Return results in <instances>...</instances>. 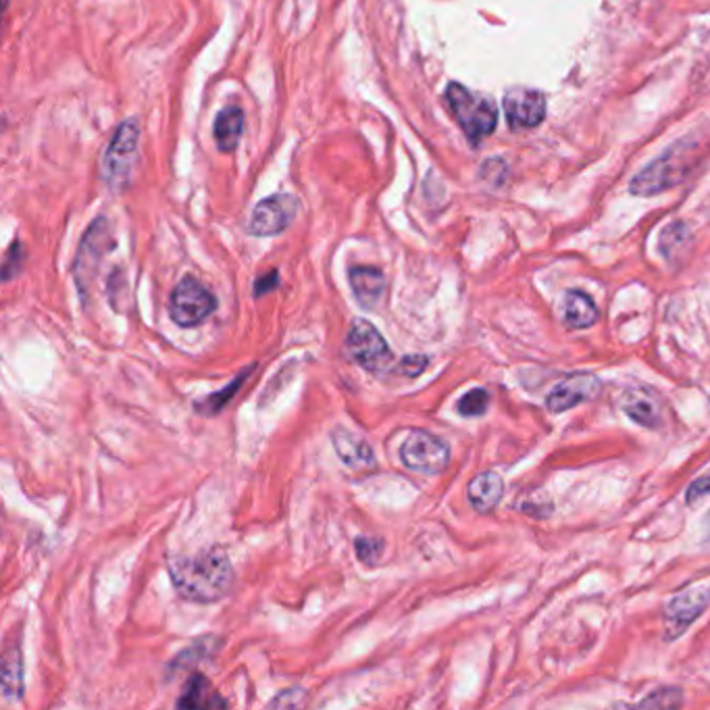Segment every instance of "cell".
<instances>
[{"mask_svg":"<svg viewBox=\"0 0 710 710\" xmlns=\"http://www.w3.org/2000/svg\"><path fill=\"white\" fill-rule=\"evenodd\" d=\"M167 571L178 593L196 604L217 602L234 586V568L217 548L192 556H173Z\"/></svg>","mask_w":710,"mask_h":710,"instance_id":"obj_1","label":"cell"},{"mask_svg":"<svg viewBox=\"0 0 710 710\" xmlns=\"http://www.w3.org/2000/svg\"><path fill=\"white\" fill-rule=\"evenodd\" d=\"M698 155V144L691 138L671 146L657 161H652L646 169L632 180V194L638 196H654L664 189L682 184L691 173L694 157Z\"/></svg>","mask_w":710,"mask_h":710,"instance_id":"obj_2","label":"cell"},{"mask_svg":"<svg viewBox=\"0 0 710 710\" xmlns=\"http://www.w3.org/2000/svg\"><path fill=\"white\" fill-rule=\"evenodd\" d=\"M138 144H140L138 121L136 119L121 121L100 163V178L113 192H119L130 184L132 171L138 163Z\"/></svg>","mask_w":710,"mask_h":710,"instance_id":"obj_3","label":"cell"},{"mask_svg":"<svg viewBox=\"0 0 710 710\" xmlns=\"http://www.w3.org/2000/svg\"><path fill=\"white\" fill-rule=\"evenodd\" d=\"M446 100L450 111L472 143L483 140L497 130V105L488 96L475 95L461 84H450Z\"/></svg>","mask_w":710,"mask_h":710,"instance_id":"obj_4","label":"cell"},{"mask_svg":"<svg viewBox=\"0 0 710 710\" xmlns=\"http://www.w3.org/2000/svg\"><path fill=\"white\" fill-rule=\"evenodd\" d=\"M215 308L217 298L194 278H184L173 287L169 298V317L180 328H196L205 323Z\"/></svg>","mask_w":710,"mask_h":710,"instance_id":"obj_5","label":"cell"},{"mask_svg":"<svg viewBox=\"0 0 710 710\" xmlns=\"http://www.w3.org/2000/svg\"><path fill=\"white\" fill-rule=\"evenodd\" d=\"M115 242L111 236V228L109 221L105 217H98L95 223L88 228V232L82 237L77 257H75V265H73V276H75V284L79 287L82 296L88 294L90 284L95 282L96 271L100 267L102 259L113 250Z\"/></svg>","mask_w":710,"mask_h":710,"instance_id":"obj_6","label":"cell"},{"mask_svg":"<svg viewBox=\"0 0 710 710\" xmlns=\"http://www.w3.org/2000/svg\"><path fill=\"white\" fill-rule=\"evenodd\" d=\"M401 461L415 474L440 475L449 467V444L429 431L415 429L401 446Z\"/></svg>","mask_w":710,"mask_h":710,"instance_id":"obj_7","label":"cell"},{"mask_svg":"<svg viewBox=\"0 0 710 710\" xmlns=\"http://www.w3.org/2000/svg\"><path fill=\"white\" fill-rule=\"evenodd\" d=\"M346 351L356 365L367 369L369 374H383L392 365V351L385 338L365 319H356L346 335Z\"/></svg>","mask_w":710,"mask_h":710,"instance_id":"obj_8","label":"cell"},{"mask_svg":"<svg viewBox=\"0 0 710 710\" xmlns=\"http://www.w3.org/2000/svg\"><path fill=\"white\" fill-rule=\"evenodd\" d=\"M298 213V198L292 194H273L262 198L250 215L248 232L257 237L282 234Z\"/></svg>","mask_w":710,"mask_h":710,"instance_id":"obj_9","label":"cell"},{"mask_svg":"<svg viewBox=\"0 0 710 710\" xmlns=\"http://www.w3.org/2000/svg\"><path fill=\"white\" fill-rule=\"evenodd\" d=\"M709 604V588H691L671 598L664 609V639L684 636L687 627L702 616Z\"/></svg>","mask_w":710,"mask_h":710,"instance_id":"obj_10","label":"cell"},{"mask_svg":"<svg viewBox=\"0 0 710 710\" xmlns=\"http://www.w3.org/2000/svg\"><path fill=\"white\" fill-rule=\"evenodd\" d=\"M602 390V381L592 374L568 376L559 381L546 396V408L550 413H565L577 404L588 403L596 399Z\"/></svg>","mask_w":710,"mask_h":710,"instance_id":"obj_11","label":"cell"},{"mask_svg":"<svg viewBox=\"0 0 710 710\" xmlns=\"http://www.w3.org/2000/svg\"><path fill=\"white\" fill-rule=\"evenodd\" d=\"M504 111L513 130H531L544 121V95L529 88H515L504 96Z\"/></svg>","mask_w":710,"mask_h":710,"instance_id":"obj_12","label":"cell"},{"mask_svg":"<svg viewBox=\"0 0 710 710\" xmlns=\"http://www.w3.org/2000/svg\"><path fill=\"white\" fill-rule=\"evenodd\" d=\"M333 450L340 461L351 469H371L376 465V454L367 440L346 429H335L332 433Z\"/></svg>","mask_w":710,"mask_h":710,"instance_id":"obj_13","label":"cell"},{"mask_svg":"<svg viewBox=\"0 0 710 710\" xmlns=\"http://www.w3.org/2000/svg\"><path fill=\"white\" fill-rule=\"evenodd\" d=\"M348 282L353 287L356 303L363 308L376 307L385 290V276L378 267H363V265L351 267Z\"/></svg>","mask_w":710,"mask_h":710,"instance_id":"obj_14","label":"cell"},{"mask_svg":"<svg viewBox=\"0 0 710 710\" xmlns=\"http://www.w3.org/2000/svg\"><path fill=\"white\" fill-rule=\"evenodd\" d=\"M623 413L638 426L646 427V429H659L661 427V403L654 394H650L648 390H629L623 396Z\"/></svg>","mask_w":710,"mask_h":710,"instance_id":"obj_15","label":"cell"},{"mask_svg":"<svg viewBox=\"0 0 710 710\" xmlns=\"http://www.w3.org/2000/svg\"><path fill=\"white\" fill-rule=\"evenodd\" d=\"M502 494H504V481L500 475L492 474V472L477 475L467 488V498H469L472 506L481 515L492 513L497 509L498 502L502 500Z\"/></svg>","mask_w":710,"mask_h":710,"instance_id":"obj_16","label":"cell"},{"mask_svg":"<svg viewBox=\"0 0 710 710\" xmlns=\"http://www.w3.org/2000/svg\"><path fill=\"white\" fill-rule=\"evenodd\" d=\"M600 313L593 303L592 296H588L582 290H568L563 296V321L573 330H586L592 328L598 321Z\"/></svg>","mask_w":710,"mask_h":710,"instance_id":"obj_17","label":"cell"},{"mask_svg":"<svg viewBox=\"0 0 710 710\" xmlns=\"http://www.w3.org/2000/svg\"><path fill=\"white\" fill-rule=\"evenodd\" d=\"M244 132V111L232 105L217 113L213 125L215 144L221 152H234Z\"/></svg>","mask_w":710,"mask_h":710,"instance_id":"obj_18","label":"cell"},{"mask_svg":"<svg viewBox=\"0 0 710 710\" xmlns=\"http://www.w3.org/2000/svg\"><path fill=\"white\" fill-rule=\"evenodd\" d=\"M215 707H228V702L211 691L209 682L203 675H192L184 687V694L178 700V709H215Z\"/></svg>","mask_w":710,"mask_h":710,"instance_id":"obj_19","label":"cell"},{"mask_svg":"<svg viewBox=\"0 0 710 710\" xmlns=\"http://www.w3.org/2000/svg\"><path fill=\"white\" fill-rule=\"evenodd\" d=\"M24 671H22V654L17 646H11L4 652V661H2V691L7 696V700H17L22 698L24 691Z\"/></svg>","mask_w":710,"mask_h":710,"instance_id":"obj_20","label":"cell"},{"mask_svg":"<svg viewBox=\"0 0 710 710\" xmlns=\"http://www.w3.org/2000/svg\"><path fill=\"white\" fill-rule=\"evenodd\" d=\"M689 242H691V234L686 223L675 221L664 228L663 234L659 237V250L666 261H677L686 253Z\"/></svg>","mask_w":710,"mask_h":710,"instance_id":"obj_21","label":"cell"},{"mask_svg":"<svg viewBox=\"0 0 710 710\" xmlns=\"http://www.w3.org/2000/svg\"><path fill=\"white\" fill-rule=\"evenodd\" d=\"M253 371H255V367L246 369V371L240 374V376H237L228 388L215 392V394H211V396H209L207 401H203V403H196V411L203 413V415H215V413H219L225 404L230 403V401L236 396L237 390L244 385V381H246V378H248Z\"/></svg>","mask_w":710,"mask_h":710,"instance_id":"obj_22","label":"cell"},{"mask_svg":"<svg viewBox=\"0 0 710 710\" xmlns=\"http://www.w3.org/2000/svg\"><path fill=\"white\" fill-rule=\"evenodd\" d=\"M684 705V694L680 687H659L646 696L638 707L644 709H675Z\"/></svg>","mask_w":710,"mask_h":710,"instance_id":"obj_23","label":"cell"},{"mask_svg":"<svg viewBox=\"0 0 710 710\" xmlns=\"http://www.w3.org/2000/svg\"><path fill=\"white\" fill-rule=\"evenodd\" d=\"M490 406V392L483 388H475L469 390L458 404L456 411L461 417H481Z\"/></svg>","mask_w":710,"mask_h":710,"instance_id":"obj_24","label":"cell"},{"mask_svg":"<svg viewBox=\"0 0 710 710\" xmlns=\"http://www.w3.org/2000/svg\"><path fill=\"white\" fill-rule=\"evenodd\" d=\"M22 261H24V246H22L20 240H15L11 244V248L7 250V255H4V265H2V278H4V282L13 280L20 273Z\"/></svg>","mask_w":710,"mask_h":710,"instance_id":"obj_25","label":"cell"},{"mask_svg":"<svg viewBox=\"0 0 710 710\" xmlns=\"http://www.w3.org/2000/svg\"><path fill=\"white\" fill-rule=\"evenodd\" d=\"M355 548L356 556L363 563L374 565V563H378L379 556L383 552V542L378 538H356Z\"/></svg>","mask_w":710,"mask_h":710,"instance_id":"obj_26","label":"cell"},{"mask_svg":"<svg viewBox=\"0 0 710 710\" xmlns=\"http://www.w3.org/2000/svg\"><path fill=\"white\" fill-rule=\"evenodd\" d=\"M429 365V358L426 355H411L404 356L401 365L396 367V374H401L404 378H419Z\"/></svg>","mask_w":710,"mask_h":710,"instance_id":"obj_27","label":"cell"},{"mask_svg":"<svg viewBox=\"0 0 710 710\" xmlns=\"http://www.w3.org/2000/svg\"><path fill=\"white\" fill-rule=\"evenodd\" d=\"M710 494V469L707 474L700 475L698 479H694L689 483L686 492V502L687 504H696L700 502L702 498H707Z\"/></svg>","mask_w":710,"mask_h":710,"instance_id":"obj_28","label":"cell"},{"mask_svg":"<svg viewBox=\"0 0 710 710\" xmlns=\"http://www.w3.org/2000/svg\"><path fill=\"white\" fill-rule=\"evenodd\" d=\"M278 285H280V276H278V271L273 269V271L265 273V276H261V278L255 282V296L261 298L265 294H269L271 290H276Z\"/></svg>","mask_w":710,"mask_h":710,"instance_id":"obj_29","label":"cell"},{"mask_svg":"<svg viewBox=\"0 0 710 710\" xmlns=\"http://www.w3.org/2000/svg\"><path fill=\"white\" fill-rule=\"evenodd\" d=\"M301 691L303 689H285L278 698L271 700V707H301V705H305V698L294 700V696H298Z\"/></svg>","mask_w":710,"mask_h":710,"instance_id":"obj_30","label":"cell"},{"mask_svg":"<svg viewBox=\"0 0 710 710\" xmlns=\"http://www.w3.org/2000/svg\"><path fill=\"white\" fill-rule=\"evenodd\" d=\"M707 525H709V536H710V515H709V519H707Z\"/></svg>","mask_w":710,"mask_h":710,"instance_id":"obj_31","label":"cell"},{"mask_svg":"<svg viewBox=\"0 0 710 710\" xmlns=\"http://www.w3.org/2000/svg\"><path fill=\"white\" fill-rule=\"evenodd\" d=\"M709 401H710V394H709Z\"/></svg>","mask_w":710,"mask_h":710,"instance_id":"obj_32","label":"cell"}]
</instances>
